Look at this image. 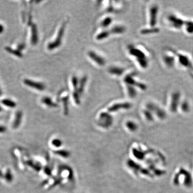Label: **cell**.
<instances>
[{
  "label": "cell",
  "mask_w": 193,
  "mask_h": 193,
  "mask_svg": "<svg viewBox=\"0 0 193 193\" xmlns=\"http://www.w3.org/2000/svg\"><path fill=\"white\" fill-rule=\"evenodd\" d=\"M24 83L29 87L36 89L39 91H43L45 89V86L44 84L40 82H34L33 81L29 79H24Z\"/></svg>",
  "instance_id": "obj_13"
},
{
  "label": "cell",
  "mask_w": 193,
  "mask_h": 193,
  "mask_svg": "<svg viewBox=\"0 0 193 193\" xmlns=\"http://www.w3.org/2000/svg\"><path fill=\"white\" fill-rule=\"evenodd\" d=\"M173 182L175 186H178L180 183V175L178 173L175 175V178L173 179Z\"/></svg>",
  "instance_id": "obj_38"
},
{
  "label": "cell",
  "mask_w": 193,
  "mask_h": 193,
  "mask_svg": "<svg viewBox=\"0 0 193 193\" xmlns=\"http://www.w3.org/2000/svg\"><path fill=\"white\" fill-rule=\"evenodd\" d=\"M163 61L165 65L168 68H172L177 65L176 56L173 49H170L168 53L164 55Z\"/></svg>",
  "instance_id": "obj_7"
},
{
  "label": "cell",
  "mask_w": 193,
  "mask_h": 193,
  "mask_svg": "<svg viewBox=\"0 0 193 193\" xmlns=\"http://www.w3.org/2000/svg\"><path fill=\"white\" fill-rule=\"evenodd\" d=\"M113 123V118L109 112H103L99 114L97 123L99 126L107 129L111 127Z\"/></svg>",
  "instance_id": "obj_4"
},
{
  "label": "cell",
  "mask_w": 193,
  "mask_h": 193,
  "mask_svg": "<svg viewBox=\"0 0 193 193\" xmlns=\"http://www.w3.org/2000/svg\"><path fill=\"white\" fill-rule=\"evenodd\" d=\"M178 173L183 177V186L187 188H192L193 186V179L190 172L183 168H180Z\"/></svg>",
  "instance_id": "obj_8"
},
{
  "label": "cell",
  "mask_w": 193,
  "mask_h": 193,
  "mask_svg": "<svg viewBox=\"0 0 193 193\" xmlns=\"http://www.w3.org/2000/svg\"><path fill=\"white\" fill-rule=\"evenodd\" d=\"M54 153L55 155L61 157L63 158H68L71 156V153L69 150L66 149H58L55 151Z\"/></svg>",
  "instance_id": "obj_20"
},
{
  "label": "cell",
  "mask_w": 193,
  "mask_h": 193,
  "mask_svg": "<svg viewBox=\"0 0 193 193\" xmlns=\"http://www.w3.org/2000/svg\"><path fill=\"white\" fill-rule=\"evenodd\" d=\"M166 21L168 25L172 30L179 31L182 30L185 19L178 14L172 12L167 15Z\"/></svg>",
  "instance_id": "obj_2"
},
{
  "label": "cell",
  "mask_w": 193,
  "mask_h": 193,
  "mask_svg": "<svg viewBox=\"0 0 193 193\" xmlns=\"http://www.w3.org/2000/svg\"><path fill=\"white\" fill-rule=\"evenodd\" d=\"M112 21L113 19L111 17H107L105 18L101 22V26L104 28L107 27L108 26L111 25V24L112 23Z\"/></svg>",
  "instance_id": "obj_33"
},
{
  "label": "cell",
  "mask_w": 193,
  "mask_h": 193,
  "mask_svg": "<svg viewBox=\"0 0 193 193\" xmlns=\"http://www.w3.org/2000/svg\"><path fill=\"white\" fill-rule=\"evenodd\" d=\"M31 42L33 45H36L38 41V36L37 27L36 24H32L31 26Z\"/></svg>",
  "instance_id": "obj_16"
},
{
  "label": "cell",
  "mask_w": 193,
  "mask_h": 193,
  "mask_svg": "<svg viewBox=\"0 0 193 193\" xmlns=\"http://www.w3.org/2000/svg\"><path fill=\"white\" fill-rule=\"evenodd\" d=\"M126 31V27L121 25H117L112 28L110 33L112 34H121Z\"/></svg>",
  "instance_id": "obj_25"
},
{
  "label": "cell",
  "mask_w": 193,
  "mask_h": 193,
  "mask_svg": "<svg viewBox=\"0 0 193 193\" xmlns=\"http://www.w3.org/2000/svg\"><path fill=\"white\" fill-rule=\"evenodd\" d=\"M62 101L63 103L64 113L66 115H68L69 113V96H64L62 98Z\"/></svg>",
  "instance_id": "obj_26"
},
{
  "label": "cell",
  "mask_w": 193,
  "mask_h": 193,
  "mask_svg": "<svg viewBox=\"0 0 193 193\" xmlns=\"http://www.w3.org/2000/svg\"><path fill=\"white\" fill-rule=\"evenodd\" d=\"M159 32V29L156 27H151L149 28H145L141 30V34H156Z\"/></svg>",
  "instance_id": "obj_23"
},
{
  "label": "cell",
  "mask_w": 193,
  "mask_h": 193,
  "mask_svg": "<svg viewBox=\"0 0 193 193\" xmlns=\"http://www.w3.org/2000/svg\"><path fill=\"white\" fill-rule=\"evenodd\" d=\"M138 63L140 64V66L144 68L145 69L146 68H148L149 66V61L148 60L147 58H145V59H138Z\"/></svg>",
  "instance_id": "obj_34"
},
{
  "label": "cell",
  "mask_w": 193,
  "mask_h": 193,
  "mask_svg": "<svg viewBox=\"0 0 193 193\" xmlns=\"http://www.w3.org/2000/svg\"><path fill=\"white\" fill-rule=\"evenodd\" d=\"M2 94V91H1V88H0V96H1Z\"/></svg>",
  "instance_id": "obj_44"
},
{
  "label": "cell",
  "mask_w": 193,
  "mask_h": 193,
  "mask_svg": "<svg viewBox=\"0 0 193 193\" xmlns=\"http://www.w3.org/2000/svg\"><path fill=\"white\" fill-rule=\"evenodd\" d=\"M23 114L21 111H18L16 112V115H15V120L13 123V127L14 128H18L22 121V120Z\"/></svg>",
  "instance_id": "obj_21"
},
{
  "label": "cell",
  "mask_w": 193,
  "mask_h": 193,
  "mask_svg": "<svg viewBox=\"0 0 193 193\" xmlns=\"http://www.w3.org/2000/svg\"><path fill=\"white\" fill-rule=\"evenodd\" d=\"M66 27V23H64L60 28L59 31L58 32V34L55 39L54 41L51 42L48 44L47 47L49 50H53L55 48H58L61 45L62 38L65 32Z\"/></svg>",
  "instance_id": "obj_5"
},
{
  "label": "cell",
  "mask_w": 193,
  "mask_h": 193,
  "mask_svg": "<svg viewBox=\"0 0 193 193\" xmlns=\"http://www.w3.org/2000/svg\"><path fill=\"white\" fill-rule=\"evenodd\" d=\"M110 34V31L107 30H104L96 35V39L97 40H103L108 37Z\"/></svg>",
  "instance_id": "obj_27"
},
{
  "label": "cell",
  "mask_w": 193,
  "mask_h": 193,
  "mask_svg": "<svg viewBox=\"0 0 193 193\" xmlns=\"http://www.w3.org/2000/svg\"><path fill=\"white\" fill-rule=\"evenodd\" d=\"M108 72L111 74L114 75L116 76H121L125 72V69L123 68L119 67H111L108 69Z\"/></svg>",
  "instance_id": "obj_18"
},
{
  "label": "cell",
  "mask_w": 193,
  "mask_h": 193,
  "mask_svg": "<svg viewBox=\"0 0 193 193\" xmlns=\"http://www.w3.org/2000/svg\"><path fill=\"white\" fill-rule=\"evenodd\" d=\"M6 177V179H7L8 181L9 182V181H11L12 177L11 176V173H10V171H8V172L7 173V174H6V177Z\"/></svg>",
  "instance_id": "obj_39"
},
{
  "label": "cell",
  "mask_w": 193,
  "mask_h": 193,
  "mask_svg": "<svg viewBox=\"0 0 193 193\" xmlns=\"http://www.w3.org/2000/svg\"><path fill=\"white\" fill-rule=\"evenodd\" d=\"M146 108L153 114L155 113L158 119L164 120L167 118V113L165 111L153 103H148L146 105Z\"/></svg>",
  "instance_id": "obj_6"
},
{
  "label": "cell",
  "mask_w": 193,
  "mask_h": 193,
  "mask_svg": "<svg viewBox=\"0 0 193 193\" xmlns=\"http://www.w3.org/2000/svg\"><path fill=\"white\" fill-rule=\"evenodd\" d=\"M143 114L144 115L145 118L149 122H152L154 120V117L151 112L145 109L143 110Z\"/></svg>",
  "instance_id": "obj_30"
},
{
  "label": "cell",
  "mask_w": 193,
  "mask_h": 193,
  "mask_svg": "<svg viewBox=\"0 0 193 193\" xmlns=\"http://www.w3.org/2000/svg\"><path fill=\"white\" fill-rule=\"evenodd\" d=\"M136 75L135 73H133L127 75L124 78V82L126 83L127 85L129 86H136L138 84V82H136L134 78V76Z\"/></svg>",
  "instance_id": "obj_15"
},
{
  "label": "cell",
  "mask_w": 193,
  "mask_h": 193,
  "mask_svg": "<svg viewBox=\"0 0 193 193\" xmlns=\"http://www.w3.org/2000/svg\"><path fill=\"white\" fill-rule=\"evenodd\" d=\"M127 90L128 96L131 98H134L137 95V91L134 86L127 85Z\"/></svg>",
  "instance_id": "obj_28"
},
{
  "label": "cell",
  "mask_w": 193,
  "mask_h": 193,
  "mask_svg": "<svg viewBox=\"0 0 193 193\" xmlns=\"http://www.w3.org/2000/svg\"><path fill=\"white\" fill-rule=\"evenodd\" d=\"M133 153L134 154V156L138 158V159H142V158H143L144 157V153L143 151H140L138 150H136V149H134L133 151Z\"/></svg>",
  "instance_id": "obj_37"
},
{
  "label": "cell",
  "mask_w": 193,
  "mask_h": 193,
  "mask_svg": "<svg viewBox=\"0 0 193 193\" xmlns=\"http://www.w3.org/2000/svg\"><path fill=\"white\" fill-rule=\"evenodd\" d=\"M41 101L43 104H45L49 107H57V104L54 102L52 99L48 96H44L42 98Z\"/></svg>",
  "instance_id": "obj_22"
},
{
  "label": "cell",
  "mask_w": 193,
  "mask_h": 193,
  "mask_svg": "<svg viewBox=\"0 0 193 193\" xmlns=\"http://www.w3.org/2000/svg\"><path fill=\"white\" fill-rule=\"evenodd\" d=\"M4 31V26L0 24V34H2Z\"/></svg>",
  "instance_id": "obj_42"
},
{
  "label": "cell",
  "mask_w": 193,
  "mask_h": 193,
  "mask_svg": "<svg viewBox=\"0 0 193 193\" xmlns=\"http://www.w3.org/2000/svg\"><path fill=\"white\" fill-rule=\"evenodd\" d=\"M107 11L108 12H110L114 11V8L112 7V5H110L109 7H108Z\"/></svg>",
  "instance_id": "obj_41"
},
{
  "label": "cell",
  "mask_w": 193,
  "mask_h": 193,
  "mask_svg": "<svg viewBox=\"0 0 193 193\" xmlns=\"http://www.w3.org/2000/svg\"><path fill=\"white\" fill-rule=\"evenodd\" d=\"M179 108L183 113H188L190 110V103L187 99L181 100Z\"/></svg>",
  "instance_id": "obj_17"
},
{
  "label": "cell",
  "mask_w": 193,
  "mask_h": 193,
  "mask_svg": "<svg viewBox=\"0 0 193 193\" xmlns=\"http://www.w3.org/2000/svg\"><path fill=\"white\" fill-rule=\"evenodd\" d=\"M7 130V128L3 126H0V133H5Z\"/></svg>",
  "instance_id": "obj_40"
},
{
  "label": "cell",
  "mask_w": 193,
  "mask_h": 193,
  "mask_svg": "<svg viewBox=\"0 0 193 193\" xmlns=\"http://www.w3.org/2000/svg\"><path fill=\"white\" fill-rule=\"evenodd\" d=\"M1 110H2V108H1V107H0V111H1Z\"/></svg>",
  "instance_id": "obj_45"
},
{
  "label": "cell",
  "mask_w": 193,
  "mask_h": 193,
  "mask_svg": "<svg viewBox=\"0 0 193 193\" xmlns=\"http://www.w3.org/2000/svg\"><path fill=\"white\" fill-rule=\"evenodd\" d=\"M127 128L131 132H135L138 129V124L133 121H128L126 123Z\"/></svg>",
  "instance_id": "obj_24"
},
{
  "label": "cell",
  "mask_w": 193,
  "mask_h": 193,
  "mask_svg": "<svg viewBox=\"0 0 193 193\" xmlns=\"http://www.w3.org/2000/svg\"><path fill=\"white\" fill-rule=\"evenodd\" d=\"M1 103L4 105H5L6 106L9 107L14 108L16 106V104L15 102L8 99H4L1 101Z\"/></svg>",
  "instance_id": "obj_32"
},
{
  "label": "cell",
  "mask_w": 193,
  "mask_h": 193,
  "mask_svg": "<svg viewBox=\"0 0 193 193\" xmlns=\"http://www.w3.org/2000/svg\"><path fill=\"white\" fill-rule=\"evenodd\" d=\"M19 49H22L23 48H24V45H19L18 46Z\"/></svg>",
  "instance_id": "obj_43"
},
{
  "label": "cell",
  "mask_w": 193,
  "mask_h": 193,
  "mask_svg": "<svg viewBox=\"0 0 193 193\" xmlns=\"http://www.w3.org/2000/svg\"><path fill=\"white\" fill-rule=\"evenodd\" d=\"M158 7L153 5L150 9V25L151 27H156L157 23V16L158 12Z\"/></svg>",
  "instance_id": "obj_10"
},
{
  "label": "cell",
  "mask_w": 193,
  "mask_h": 193,
  "mask_svg": "<svg viewBox=\"0 0 193 193\" xmlns=\"http://www.w3.org/2000/svg\"><path fill=\"white\" fill-rule=\"evenodd\" d=\"M174 52L176 56L177 64L186 70L193 71V61L190 59V56L185 53L178 52L175 49Z\"/></svg>",
  "instance_id": "obj_1"
},
{
  "label": "cell",
  "mask_w": 193,
  "mask_h": 193,
  "mask_svg": "<svg viewBox=\"0 0 193 193\" xmlns=\"http://www.w3.org/2000/svg\"><path fill=\"white\" fill-rule=\"evenodd\" d=\"M71 84L74 90H77L78 84H79V80H78L77 77L76 76H73L71 77Z\"/></svg>",
  "instance_id": "obj_36"
},
{
  "label": "cell",
  "mask_w": 193,
  "mask_h": 193,
  "mask_svg": "<svg viewBox=\"0 0 193 193\" xmlns=\"http://www.w3.org/2000/svg\"><path fill=\"white\" fill-rule=\"evenodd\" d=\"M132 107V104L129 102L113 104L108 108V112H115L121 110H129Z\"/></svg>",
  "instance_id": "obj_9"
},
{
  "label": "cell",
  "mask_w": 193,
  "mask_h": 193,
  "mask_svg": "<svg viewBox=\"0 0 193 193\" xmlns=\"http://www.w3.org/2000/svg\"><path fill=\"white\" fill-rule=\"evenodd\" d=\"M63 141L58 138H55L53 139L51 141L52 146L56 148L59 149L61 148L63 145Z\"/></svg>",
  "instance_id": "obj_29"
},
{
  "label": "cell",
  "mask_w": 193,
  "mask_h": 193,
  "mask_svg": "<svg viewBox=\"0 0 193 193\" xmlns=\"http://www.w3.org/2000/svg\"><path fill=\"white\" fill-rule=\"evenodd\" d=\"M182 30L188 35L193 34V19H185Z\"/></svg>",
  "instance_id": "obj_14"
},
{
  "label": "cell",
  "mask_w": 193,
  "mask_h": 193,
  "mask_svg": "<svg viewBox=\"0 0 193 193\" xmlns=\"http://www.w3.org/2000/svg\"><path fill=\"white\" fill-rule=\"evenodd\" d=\"M5 49L8 52L11 53L12 54H14V55H15V56H16L17 57H22L23 56L22 53L21 52H19V51L12 49L10 47H6Z\"/></svg>",
  "instance_id": "obj_31"
},
{
  "label": "cell",
  "mask_w": 193,
  "mask_h": 193,
  "mask_svg": "<svg viewBox=\"0 0 193 193\" xmlns=\"http://www.w3.org/2000/svg\"><path fill=\"white\" fill-rule=\"evenodd\" d=\"M128 49L130 54L134 56L137 60L147 58L144 53L138 48H136L133 46H129Z\"/></svg>",
  "instance_id": "obj_12"
},
{
  "label": "cell",
  "mask_w": 193,
  "mask_h": 193,
  "mask_svg": "<svg viewBox=\"0 0 193 193\" xmlns=\"http://www.w3.org/2000/svg\"><path fill=\"white\" fill-rule=\"evenodd\" d=\"M81 95L78 93L77 90H74V92L73 93V97L74 98L75 103L77 105H79L81 103V99H80Z\"/></svg>",
  "instance_id": "obj_35"
},
{
  "label": "cell",
  "mask_w": 193,
  "mask_h": 193,
  "mask_svg": "<svg viewBox=\"0 0 193 193\" xmlns=\"http://www.w3.org/2000/svg\"><path fill=\"white\" fill-rule=\"evenodd\" d=\"M88 81V77L86 76H83L81 79L79 81V84H78V93H79L80 95H81L83 93L84 91V88L86 86V82Z\"/></svg>",
  "instance_id": "obj_19"
},
{
  "label": "cell",
  "mask_w": 193,
  "mask_h": 193,
  "mask_svg": "<svg viewBox=\"0 0 193 193\" xmlns=\"http://www.w3.org/2000/svg\"><path fill=\"white\" fill-rule=\"evenodd\" d=\"M88 56L90 58L93 60L94 62L100 66H104L106 63V60L104 57H101V56L98 55L96 52L93 51H90L88 53Z\"/></svg>",
  "instance_id": "obj_11"
},
{
  "label": "cell",
  "mask_w": 193,
  "mask_h": 193,
  "mask_svg": "<svg viewBox=\"0 0 193 193\" xmlns=\"http://www.w3.org/2000/svg\"><path fill=\"white\" fill-rule=\"evenodd\" d=\"M182 99V95L180 91L177 90L171 92L169 97V109L171 112L177 113Z\"/></svg>",
  "instance_id": "obj_3"
}]
</instances>
